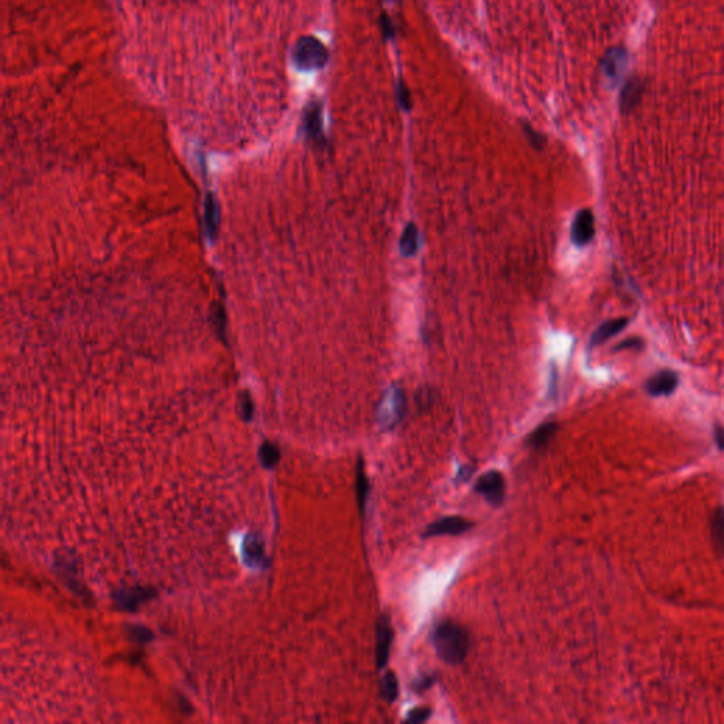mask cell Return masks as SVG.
Here are the masks:
<instances>
[{
	"label": "cell",
	"mask_w": 724,
	"mask_h": 724,
	"mask_svg": "<svg viewBox=\"0 0 724 724\" xmlns=\"http://www.w3.org/2000/svg\"><path fill=\"white\" fill-rule=\"evenodd\" d=\"M433 639L437 655L445 663L457 665L465 659L470 650V635L463 625L443 621L436 627Z\"/></svg>",
	"instance_id": "cell-1"
},
{
	"label": "cell",
	"mask_w": 724,
	"mask_h": 724,
	"mask_svg": "<svg viewBox=\"0 0 724 724\" xmlns=\"http://www.w3.org/2000/svg\"><path fill=\"white\" fill-rule=\"evenodd\" d=\"M405 396L402 389L392 386L388 389L378 408V422L383 429H394L403 417Z\"/></svg>",
	"instance_id": "cell-2"
},
{
	"label": "cell",
	"mask_w": 724,
	"mask_h": 724,
	"mask_svg": "<svg viewBox=\"0 0 724 724\" xmlns=\"http://www.w3.org/2000/svg\"><path fill=\"white\" fill-rule=\"evenodd\" d=\"M296 61L300 68L316 70L324 67L328 59L325 47L313 37H304L296 47Z\"/></svg>",
	"instance_id": "cell-3"
},
{
	"label": "cell",
	"mask_w": 724,
	"mask_h": 724,
	"mask_svg": "<svg viewBox=\"0 0 724 724\" xmlns=\"http://www.w3.org/2000/svg\"><path fill=\"white\" fill-rule=\"evenodd\" d=\"M474 490L488 504L499 507L505 498V479L499 471H488L477 480Z\"/></svg>",
	"instance_id": "cell-4"
},
{
	"label": "cell",
	"mask_w": 724,
	"mask_h": 724,
	"mask_svg": "<svg viewBox=\"0 0 724 724\" xmlns=\"http://www.w3.org/2000/svg\"><path fill=\"white\" fill-rule=\"evenodd\" d=\"M472 527V522H470L465 518L461 516H445L441 518L433 523H430L425 529V538H433V536H459L467 532L468 529Z\"/></svg>",
	"instance_id": "cell-5"
},
{
	"label": "cell",
	"mask_w": 724,
	"mask_h": 724,
	"mask_svg": "<svg viewBox=\"0 0 724 724\" xmlns=\"http://www.w3.org/2000/svg\"><path fill=\"white\" fill-rule=\"evenodd\" d=\"M392 638H394V631H392L391 620L388 619V616H381L376 623V644H375V659H376V666L379 667V670L383 667L389 661Z\"/></svg>",
	"instance_id": "cell-6"
},
{
	"label": "cell",
	"mask_w": 724,
	"mask_h": 724,
	"mask_svg": "<svg viewBox=\"0 0 724 724\" xmlns=\"http://www.w3.org/2000/svg\"><path fill=\"white\" fill-rule=\"evenodd\" d=\"M596 234V222L592 210H581L572 225V242L577 246H586L592 242Z\"/></svg>",
	"instance_id": "cell-7"
},
{
	"label": "cell",
	"mask_w": 724,
	"mask_h": 724,
	"mask_svg": "<svg viewBox=\"0 0 724 724\" xmlns=\"http://www.w3.org/2000/svg\"><path fill=\"white\" fill-rule=\"evenodd\" d=\"M678 375L672 371H661L656 375L651 376L645 385L647 392L651 396H663L671 395L678 386Z\"/></svg>",
	"instance_id": "cell-8"
},
{
	"label": "cell",
	"mask_w": 724,
	"mask_h": 724,
	"mask_svg": "<svg viewBox=\"0 0 724 724\" xmlns=\"http://www.w3.org/2000/svg\"><path fill=\"white\" fill-rule=\"evenodd\" d=\"M628 325V319L625 317H621V319H614V320H608L605 323H603L594 332L593 336L590 339V347L594 348L597 345H601L603 343H605L607 340H610L611 337H614L616 334H619L620 331H623L625 327Z\"/></svg>",
	"instance_id": "cell-9"
},
{
	"label": "cell",
	"mask_w": 724,
	"mask_h": 724,
	"mask_svg": "<svg viewBox=\"0 0 724 724\" xmlns=\"http://www.w3.org/2000/svg\"><path fill=\"white\" fill-rule=\"evenodd\" d=\"M644 92V82L641 79H631L627 82V86L623 90L621 94V110L624 114H628L632 110L636 103L641 101Z\"/></svg>",
	"instance_id": "cell-10"
},
{
	"label": "cell",
	"mask_w": 724,
	"mask_h": 724,
	"mask_svg": "<svg viewBox=\"0 0 724 724\" xmlns=\"http://www.w3.org/2000/svg\"><path fill=\"white\" fill-rule=\"evenodd\" d=\"M558 429H559V426H558V423H554V422L542 423L539 428H536L531 434H529L527 444L531 445V448H534L535 450L545 449L546 445L552 441V439L554 437V434H556V432H558Z\"/></svg>",
	"instance_id": "cell-11"
},
{
	"label": "cell",
	"mask_w": 724,
	"mask_h": 724,
	"mask_svg": "<svg viewBox=\"0 0 724 724\" xmlns=\"http://www.w3.org/2000/svg\"><path fill=\"white\" fill-rule=\"evenodd\" d=\"M355 491H356V501H358V507H359V511L364 514L365 511V505H367V501H368V491H370V483H368V477L365 474V470H364V463H362V460L359 459L358 460V464H356V471H355Z\"/></svg>",
	"instance_id": "cell-12"
},
{
	"label": "cell",
	"mask_w": 724,
	"mask_h": 724,
	"mask_svg": "<svg viewBox=\"0 0 724 724\" xmlns=\"http://www.w3.org/2000/svg\"><path fill=\"white\" fill-rule=\"evenodd\" d=\"M417 248H419V231H417V227L413 222H410L401 237V252L403 257L410 258L416 255Z\"/></svg>",
	"instance_id": "cell-13"
},
{
	"label": "cell",
	"mask_w": 724,
	"mask_h": 724,
	"mask_svg": "<svg viewBox=\"0 0 724 724\" xmlns=\"http://www.w3.org/2000/svg\"><path fill=\"white\" fill-rule=\"evenodd\" d=\"M712 541L716 552L724 556V507L714 511L712 518Z\"/></svg>",
	"instance_id": "cell-14"
},
{
	"label": "cell",
	"mask_w": 724,
	"mask_h": 724,
	"mask_svg": "<svg viewBox=\"0 0 724 724\" xmlns=\"http://www.w3.org/2000/svg\"><path fill=\"white\" fill-rule=\"evenodd\" d=\"M625 61V54L623 50L617 48L612 50L607 54V57L603 61V71L608 78H616L621 72Z\"/></svg>",
	"instance_id": "cell-15"
},
{
	"label": "cell",
	"mask_w": 724,
	"mask_h": 724,
	"mask_svg": "<svg viewBox=\"0 0 724 724\" xmlns=\"http://www.w3.org/2000/svg\"><path fill=\"white\" fill-rule=\"evenodd\" d=\"M399 687H398V679L392 671L386 672L381 679V696L382 699L388 703H394L398 698Z\"/></svg>",
	"instance_id": "cell-16"
},
{
	"label": "cell",
	"mask_w": 724,
	"mask_h": 724,
	"mask_svg": "<svg viewBox=\"0 0 724 724\" xmlns=\"http://www.w3.org/2000/svg\"><path fill=\"white\" fill-rule=\"evenodd\" d=\"M305 129H308V133L312 137H314V139H320L321 137V110H320V105L313 103L310 106V110L308 112V115H305Z\"/></svg>",
	"instance_id": "cell-17"
},
{
	"label": "cell",
	"mask_w": 724,
	"mask_h": 724,
	"mask_svg": "<svg viewBox=\"0 0 724 724\" xmlns=\"http://www.w3.org/2000/svg\"><path fill=\"white\" fill-rule=\"evenodd\" d=\"M396 98H398L399 106L403 110H406V112H409V110L412 109L410 92H409V88L406 87V83L402 79L398 82V86H396Z\"/></svg>",
	"instance_id": "cell-18"
},
{
	"label": "cell",
	"mask_w": 724,
	"mask_h": 724,
	"mask_svg": "<svg viewBox=\"0 0 724 724\" xmlns=\"http://www.w3.org/2000/svg\"><path fill=\"white\" fill-rule=\"evenodd\" d=\"M523 132H525V134L527 137L529 143H531L536 150H542L543 149V146L546 143V139L541 133H538L535 129H532L531 126L526 125V123L523 125Z\"/></svg>",
	"instance_id": "cell-19"
},
{
	"label": "cell",
	"mask_w": 724,
	"mask_h": 724,
	"mask_svg": "<svg viewBox=\"0 0 724 724\" xmlns=\"http://www.w3.org/2000/svg\"><path fill=\"white\" fill-rule=\"evenodd\" d=\"M430 716H432V709L430 707H417V709H414V710H412L409 713L406 720L410 721V723H423Z\"/></svg>",
	"instance_id": "cell-20"
},
{
	"label": "cell",
	"mask_w": 724,
	"mask_h": 724,
	"mask_svg": "<svg viewBox=\"0 0 724 724\" xmlns=\"http://www.w3.org/2000/svg\"><path fill=\"white\" fill-rule=\"evenodd\" d=\"M643 347H644V341H643L641 339L634 337V339H628V340L620 343V344L614 348V351H621V350H641Z\"/></svg>",
	"instance_id": "cell-21"
},
{
	"label": "cell",
	"mask_w": 724,
	"mask_h": 724,
	"mask_svg": "<svg viewBox=\"0 0 724 724\" xmlns=\"http://www.w3.org/2000/svg\"><path fill=\"white\" fill-rule=\"evenodd\" d=\"M381 30H382L383 36L388 37V39H391L394 36V33H395L392 21L386 14H382V17H381Z\"/></svg>",
	"instance_id": "cell-22"
},
{
	"label": "cell",
	"mask_w": 724,
	"mask_h": 724,
	"mask_svg": "<svg viewBox=\"0 0 724 724\" xmlns=\"http://www.w3.org/2000/svg\"><path fill=\"white\" fill-rule=\"evenodd\" d=\"M714 440H716L717 448L720 450H724V428L723 426H716V429H714Z\"/></svg>",
	"instance_id": "cell-23"
},
{
	"label": "cell",
	"mask_w": 724,
	"mask_h": 724,
	"mask_svg": "<svg viewBox=\"0 0 724 724\" xmlns=\"http://www.w3.org/2000/svg\"><path fill=\"white\" fill-rule=\"evenodd\" d=\"M433 682H434V676H425V678H422V679L419 681V683L416 685V689H419V690L428 689Z\"/></svg>",
	"instance_id": "cell-24"
}]
</instances>
